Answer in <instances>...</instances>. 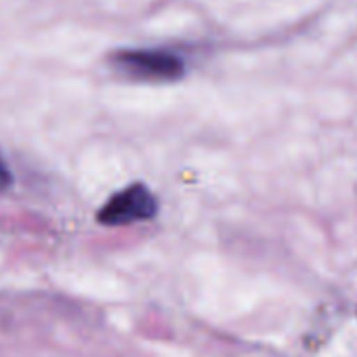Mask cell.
<instances>
[{
  "mask_svg": "<svg viewBox=\"0 0 357 357\" xmlns=\"http://www.w3.org/2000/svg\"><path fill=\"white\" fill-rule=\"evenodd\" d=\"M116 72L147 82H176L188 72L185 61L164 49H124L109 57Z\"/></svg>",
  "mask_w": 357,
  "mask_h": 357,
  "instance_id": "obj_1",
  "label": "cell"
},
{
  "mask_svg": "<svg viewBox=\"0 0 357 357\" xmlns=\"http://www.w3.org/2000/svg\"><path fill=\"white\" fill-rule=\"evenodd\" d=\"M158 215V198L143 185L132 183L126 190L114 194L97 213V221L107 227H122L149 221Z\"/></svg>",
  "mask_w": 357,
  "mask_h": 357,
  "instance_id": "obj_2",
  "label": "cell"
},
{
  "mask_svg": "<svg viewBox=\"0 0 357 357\" xmlns=\"http://www.w3.org/2000/svg\"><path fill=\"white\" fill-rule=\"evenodd\" d=\"M11 183H13V172H11V168H9V164L5 162V158L0 155V192L9 190Z\"/></svg>",
  "mask_w": 357,
  "mask_h": 357,
  "instance_id": "obj_3",
  "label": "cell"
}]
</instances>
